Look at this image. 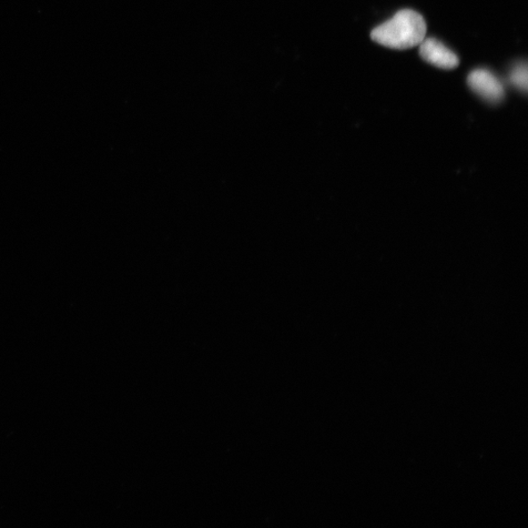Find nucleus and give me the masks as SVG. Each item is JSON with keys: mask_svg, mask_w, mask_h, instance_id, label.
<instances>
[{"mask_svg": "<svg viewBox=\"0 0 528 528\" xmlns=\"http://www.w3.org/2000/svg\"><path fill=\"white\" fill-rule=\"evenodd\" d=\"M511 83L516 87L526 93L527 91V64L521 63L517 65L511 73Z\"/></svg>", "mask_w": 528, "mask_h": 528, "instance_id": "4", "label": "nucleus"}, {"mask_svg": "<svg viewBox=\"0 0 528 528\" xmlns=\"http://www.w3.org/2000/svg\"><path fill=\"white\" fill-rule=\"evenodd\" d=\"M426 25L421 14L403 9L389 21L374 29L371 38L385 47L406 50L420 45L425 37Z\"/></svg>", "mask_w": 528, "mask_h": 528, "instance_id": "1", "label": "nucleus"}, {"mask_svg": "<svg viewBox=\"0 0 528 528\" xmlns=\"http://www.w3.org/2000/svg\"><path fill=\"white\" fill-rule=\"evenodd\" d=\"M468 85L477 95L496 104L501 103L505 96V88L501 80L489 70L477 69L468 77Z\"/></svg>", "mask_w": 528, "mask_h": 528, "instance_id": "2", "label": "nucleus"}, {"mask_svg": "<svg viewBox=\"0 0 528 528\" xmlns=\"http://www.w3.org/2000/svg\"><path fill=\"white\" fill-rule=\"evenodd\" d=\"M420 55L425 62L440 69L452 70L460 64L459 57L433 37H425L420 44Z\"/></svg>", "mask_w": 528, "mask_h": 528, "instance_id": "3", "label": "nucleus"}]
</instances>
